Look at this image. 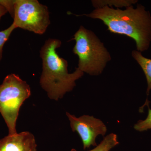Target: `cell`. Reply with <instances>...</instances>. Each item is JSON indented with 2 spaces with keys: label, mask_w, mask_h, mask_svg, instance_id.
I'll list each match as a JSON object with an SVG mask.
<instances>
[{
  "label": "cell",
  "mask_w": 151,
  "mask_h": 151,
  "mask_svg": "<svg viewBox=\"0 0 151 151\" xmlns=\"http://www.w3.org/2000/svg\"><path fill=\"white\" fill-rule=\"evenodd\" d=\"M84 16L102 21L108 30L114 34L127 36L136 42L137 50L142 52L149 49L151 42V15L142 5L139 4L124 10L106 6L95 9Z\"/></svg>",
  "instance_id": "obj_1"
},
{
  "label": "cell",
  "mask_w": 151,
  "mask_h": 151,
  "mask_svg": "<svg viewBox=\"0 0 151 151\" xmlns=\"http://www.w3.org/2000/svg\"><path fill=\"white\" fill-rule=\"evenodd\" d=\"M61 45L59 40L48 39L40 50L42 71L40 84L49 98L55 101L72 91L76 86V81L84 73L77 68L73 73H68L67 60L60 57L56 51Z\"/></svg>",
  "instance_id": "obj_2"
},
{
  "label": "cell",
  "mask_w": 151,
  "mask_h": 151,
  "mask_svg": "<svg viewBox=\"0 0 151 151\" xmlns=\"http://www.w3.org/2000/svg\"><path fill=\"white\" fill-rule=\"evenodd\" d=\"M71 40L76 42L73 51L79 59L77 68L91 76L101 74L111 57L97 36L81 26Z\"/></svg>",
  "instance_id": "obj_3"
},
{
  "label": "cell",
  "mask_w": 151,
  "mask_h": 151,
  "mask_svg": "<svg viewBox=\"0 0 151 151\" xmlns=\"http://www.w3.org/2000/svg\"><path fill=\"white\" fill-rule=\"evenodd\" d=\"M31 94L29 85L14 73L7 76L0 85V113L8 128L9 135L17 134L19 111Z\"/></svg>",
  "instance_id": "obj_4"
},
{
  "label": "cell",
  "mask_w": 151,
  "mask_h": 151,
  "mask_svg": "<svg viewBox=\"0 0 151 151\" xmlns=\"http://www.w3.org/2000/svg\"><path fill=\"white\" fill-rule=\"evenodd\" d=\"M13 23L20 28L42 35L50 24L47 6L37 0H15Z\"/></svg>",
  "instance_id": "obj_5"
},
{
  "label": "cell",
  "mask_w": 151,
  "mask_h": 151,
  "mask_svg": "<svg viewBox=\"0 0 151 151\" xmlns=\"http://www.w3.org/2000/svg\"><path fill=\"white\" fill-rule=\"evenodd\" d=\"M70 121V128L73 132H77L83 143L84 150L90 146H97L96 138L99 135L105 136L107 129L101 120L93 116L83 115L77 118L66 112Z\"/></svg>",
  "instance_id": "obj_6"
},
{
  "label": "cell",
  "mask_w": 151,
  "mask_h": 151,
  "mask_svg": "<svg viewBox=\"0 0 151 151\" xmlns=\"http://www.w3.org/2000/svg\"><path fill=\"white\" fill-rule=\"evenodd\" d=\"M35 137L29 132L8 135L0 139V151H37Z\"/></svg>",
  "instance_id": "obj_7"
},
{
  "label": "cell",
  "mask_w": 151,
  "mask_h": 151,
  "mask_svg": "<svg viewBox=\"0 0 151 151\" xmlns=\"http://www.w3.org/2000/svg\"><path fill=\"white\" fill-rule=\"evenodd\" d=\"M132 55L140 66L145 76L147 83L146 93L148 96L151 90V59L143 56L142 52L137 50H133Z\"/></svg>",
  "instance_id": "obj_8"
},
{
  "label": "cell",
  "mask_w": 151,
  "mask_h": 151,
  "mask_svg": "<svg viewBox=\"0 0 151 151\" xmlns=\"http://www.w3.org/2000/svg\"><path fill=\"white\" fill-rule=\"evenodd\" d=\"M137 0H92V6L95 9L100 8L108 6L113 7L114 6L117 8H127L135 4L138 2Z\"/></svg>",
  "instance_id": "obj_9"
},
{
  "label": "cell",
  "mask_w": 151,
  "mask_h": 151,
  "mask_svg": "<svg viewBox=\"0 0 151 151\" xmlns=\"http://www.w3.org/2000/svg\"><path fill=\"white\" fill-rule=\"evenodd\" d=\"M119 143L117 135L111 133L104 137L103 140L96 147L89 151H110L119 145ZM71 151H77L75 149H72Z\"/></svg>",
  "instance_id": "obj_10"
},
{
  "label": "cell",
  "mask_w": 151,
  "mask_h": 151,
  "mask_svg": "<svg viewBox=\"0 0 151 151\" xmlns=\"http://www.w3.org/2000/svg\"><path fill=\"white\" fill-rule=\"evenodd\" d=\"M16 29L13 23L6 29L0 31V62L2 59L3 47L6 42L9 38L12 32Z\"/></svg>",
  "instance_id": "obj_11"
},
{
  "label": "cell",
  "mask_w": 151,
  "mask_h": 151,
  "mask_svg": "<svg viewBox=\"0 0 151 151\" xmlns=\"http://www.w3.org/2000/svg\"><path fill=\"white\" fill-rule=\"evenodd\" d=\"M148 106V113L147 118L144 120H139L134 126V129L138 132H142L151 129V109Z\"/></svg>",
  "instance_id": "obj_12"
},
{
  "label": "cell",
  "mask_w": 151,
  "mask_h": 151,
  "mask_svg": "<svg viewBox=\"0 0 151 151\" xmlns=\"http://www.w3.org/2000/svg\"><path fill=\"white\" fill-rule=\"evenodd\" d=\"M15 1H4L0 0V4L4 6L8 12L11 15L13 18L14 15V7Z\"/></svg>",
  "instance_id": "obj_13"
},
{
  "label": "cell",
  "mask_w": 151,
  "mask_h": 151,
  "mask_svg": "<svg viewBox=\"0 0 151 151\" xmlns=\"http://www.w3.org/2000/svg\"><path fill=\"white\" fill-rule=\"evenodd\" d=\"M8 12V11L6 9L0 4V20L3 16L6 14Z\"/></svg>",
  "instance_id": "obj_14"
}]
</instances>
